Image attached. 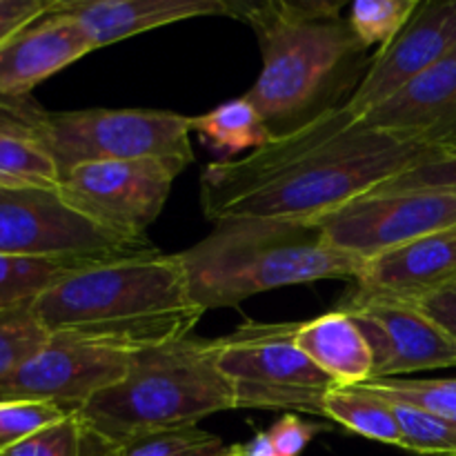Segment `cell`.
I'll return each instance as SVG.
<instances>
[{
    "label": "cell",
    "instance_id": "cell-34",
    "mask_svg": "<svg viewBox=\"0 0 456 456\" xmlns=\"http://www.w3.org/2000/svg\"><path fill=\"white\" fill-rule=\"evenodd\" d=\"M239 456H279L267 432H256L248 444H236Z\"/></svg>",
    "mask_w": 456,
    "mask_h": 456
},
{
    "label": "cell",
    "instance_id": "cell-19",
    "mask_svg": "<svg viewBox=\"0 0 456 456\" xmlns=\"http://www.w3.org/2000/svg\"><path fill=\"white\" fill-rule=\"evenodd\" d=\"M29 98L0 101V187L58 190L61 174L47 147L36 136Z\"/></svg>",
    "mask_w": 456,
    "mask_h": 456
},
{
    "label": "cell",
    "instance_id": "cell-35",
    "mask_svg": "<svg viewBox=\"0 0 456 456\" xmlns=\"http://www.w3.org/2000/svg\"><path fill=\"white\" fill-rule=\"evenodd\" d=\"M221 456H239V452H236V445H227L225 452H223Z\"/></svg>",
    "mask_w": 456,
    "mask_h": 456
},
{
    "label": "cell",
    "instance_id": "cell-29",
    "mask_svg": "<svg viewBox=\"0 0 456 456\" xmlns=\"http://www.w3.org/2000/svg\"><path fill=\"white\" fill-rule=\"evenodd\" d=\"M74 412L56 403L27 399H0V450L20 444L43 428L53 426Z\"/></svg>",
    "mask_w": 456,
    "mask_h": 456
},
{
    "label": "cell",
    "instance_id": "cell-7",
    "mask_svg": "<svg viewBox=\"0 0 456 456\" xmlns=\"http://www.w3.org/2000/svg\"><path fill=\"white\" fill-rule=\"evenodd\" d=\"M298 323H245L216 338V363L234 392V410H288L323 417L337 383L297 343Z\"/></svg>",
    "mask_w": 456,
    "mask_h": 456
},
{
    "label": "cell",
    "instance_id": "cell-18",
    "mask_svg": "<svg viewBox=\"0 0 456 456\" xmlns=\"http://www.w3.org/2000/svg\"><path fill=\"white\" fill-rule=\"evenodd\" d=\"M297 343L337 386H365L374 379L372 350L359 325L338 307L298 323Z\"/></svg>",
    "mask_w": 456,
    "mask_h": 456
},
{
    "label": "cell",
    "instance_id": "cell-4",
    "mask_svg": "<svg viewBox=\"0 0 456 456\" xmlns=\"http://www.w3.org/2000/svg\"><path fill=\"white\" fill-rule=\"evenodd\" d=\"M187 285L203 312L254 294L325 279L359 281L365 261L334 248L312 221L239 218L181 252Z\"/></svg>",
    "mask_w": 456,
    "mask_h": 456
},
{
    "label": "cell",
    "instance_id": "cell-23",
    "mask_svg": "<svg viewBox=\"0 0 456 456\" xmlns=\"http://www.w3.org/2000/svg\"><path fill=\"white\" fill-rule=\"evenodd\" d=\"M120 445L94 430L78 412L43 428L0 456H118Z\"/></svg>",
    "mask_w": 456,
    "mask_h": 456
},
{
    "label": "cell",
    "instance_id": "cell-3",
    "mask_svg": "<svg viewBox=\"0 0 456 456\" xmlns=\"http://www.w3.org/2000/svg\"><path fill=\"white\" fill-rule=\"evenodd\" d=\"M31 307L49 334H76L129 354L187 338L205 314L181 254L160 252L78 267Z\"/></svg>",
    "mask_w": 456,
    "mask_h": 456
},
{
    "label": "cell",
    "instance_id": "cell-14",
    "mask_svg": "<svg viewBox=\"0 0 456 456\" xmlns=\"http://www.w3.org/2000/svg\"><path fill=\"white\" fill-rule=\"evenodd\" d=\"M92 52L83 25L53 0L49 12L0 43V101L29 98L36 85Z\"/></svg>",
    "mask_w": 456,
    "mask_h": 456
},
{
    "label": "cell",
    "instance_id": "cell-24",
    "mask_svg": "<svg viewBox=\"0 0 456 456\" xmlns=\"http://www.w3.org/2000/svg\"><path fill=\"white\" fill-rule=\"evenodd\" d=\"M421 0H356L347 9V25L363 47L379 52L403 31Z\"/></svg>",
    "mask_w": 456,
    "mask_h": 456
},
{
    "label": "cell",
    "instance_id": "cell-1",
    "mask_svg": "<svg viewBox=\"0 0 456 456\" xmlns=\"http://www.w3.org/2000/svg\"><path fill=\"white\" fill-rule=\"evenodd\" d=\"M441 154L363 123L346 102L252 154L209 163L200 174V208L216 225L312 221Z\"/></svg>",
    "mask_w": 456,
    "mask_h": 456
},
{
    "label": "cell",
    "instance_id": "cell-21",
    "mask_svg": "<svg viewBox=\"0 0 456 456\" xmlns=\"http://www.w3.org/2000/svg\"><path fill=\"white\" fill-rule=\"evenodd\" d=\"M323 417L365 439L401 448V432L392 403L370 386H334L325 396Z\"/></svg>",
    "mask_w": 456,
    "mask_h": 456
},
{
    "label": "cell",
    "instance_id": "cell-28",
    "mask_svg": "<svg viewBox=\"0 0 456 456\" xmlns=\"http://www.w3.org/2000/svg\"><path fill=\"white\" fill-rule=\"evenodd\" d=\"M365 386L395 399L408 401L456 430V379H379Z\"/></svg>",
    "mask_w": 456,
    "mask_h": 456
},
{
    "label": "cell",
    "instance_id": "cell-15",
    "mask_svg": "<svg viewBox=\"0 0 456 456\" xmlns=\"http://www.w3.org/2000/svg\"><path fill=\"white\" fill-rule=\"evenodd\" d=\"M361 120L405 141L452 154L456 151V49Z\"/></svg>",
    "mask_w": 456,
    "mask_h": 456
},
{
    "label": "cell",
    "instance_id": "cell-17",
    "mask_svg": "<svg viewBox=\"0 0 456 456\" xmlns=\"http://www.w3.org/2000/svg\"><path fill=\"white\" fill-rule=\"evenodd\" d=\"M61 7L83 25L96 49L172 22L232 13L223 0H61Z\"/></svg>",
    "mask_w": 456,
    "mask_h": 456
},
{
    "label": "cell",
    "instance_id": "cell-8",
    "mask_svg": "<svg viewBox=\"0 0 456 456\" xmlns=\"http://www.w3.org/2000/svg\"><path fill=\"white\" fill-rule=\"evenodd\" d=\"M159 252L102 230L62 200L58 190L0 187V256L110 258Z\"/></svg>",
    "mask_w": 456,
    "mask_h": 456
},
{
    "label": "cell",
    "instance_id": "cell-16",
    "mask_svg": "<svg viewBox=\"0 0 456 456\" xmlns=\"http://www.w3.org/2000/svg\"><path fill=\"white\" fill-rule=\"evenodd\" d=\"M454 281L456 227L365 261L356 289L417 303Z\"/></svg>",
    "mask_w": 456,
    "mask_h": 456
},
{
    "label": "cell",
    "instance_id": "cell-32",
    "mask_svg": "<svg viewBox=\"0 0 456 456\" xmlns=\"http://www.w3.org/2000/svg\"><path fill=\"white\" fill-rule=\"evenodd\" d=\"M53 0H0V43L49 12Z\"/></svg>",
    "mask_w": 456,
    "mask_h": 456
},
{
    "label": "cell",
    "instance_id": "cell-30",
    "mask_svg": "<svg viewBox=\"0 0 456 456\" xmlns=\"http://www.w3.org/2000/svg\"><path fill=\"white\" fill-rule=\"evenodd\" d=\"M374 191L377 194H390V191H450V194H456V151L426 160V163L379 185Z\"/></svg>",
    "mask_w": 456,
    "mask_h": 456
},
{
    "label": "cell",
    "instance_id": "cell-31",
    "mask_svg": "<svg viewBox=\"0 0 456 456\" xmlns=\"http://www.w3.org/2000/svg\"><path fill=\"white\" fill-rule=\"evenodd\" d=\"M323 430V426L312 421H303L298 414H283V417L267 430V435H270L272 444H274L279 456H301L305 452L307 445L312 444V439Z\"/></svg>",
    "mask_w": 456,
    "mask_h": 456
},
{
    "label": "cell",
    "instance_id": "cell-25",
    "mask_svg": "<svg viewBox=\"0 0 456 456\" xmlns=\"http://www.w3.org/2000/svg\"><path fill=\"white\" fill-rule=\"evenodd\" d=\"M383 396L390 401L392 410H395L401 432V448L419 454L456 456V430L452 426L408 401L395 399L390 395Z\"/></svg>",
    "mask_w": 456,
    "mask_h": 456
},
{
    "label": "cell",
    "instance_id": "cell-20",
    "mask_svg": "<svg viewBox=\"0 0 456 456\" xmlns=\"http://www.w3.org/2000/svg\"><path fill=\"white\" fill-rule=\"evenodd\" d=\"M191 134H199L205 147L230 160L236 154H252L272 141L256 107L245 96L221 102L212 111L191 118Z\"/></svg>",
    "mask_w": 456,
    "mask_h": 456
},
{
    "label": "cell",
    "instance_id": "cell-5",
    "mask_svg": "<svg viewBox=\"0 0 456 456\" xmlns=\"http://www.w3.org/2000/svg\"><path fill=\"white\" fill-rule=\"evenodd\" d=\"M234 410V392L216 363V338H181L132 356L116 386L83 405L80 417L114 444Z\"/></svg>",
    "mask_w": 456,
    "mask_h": 456
},
{
    "label": "cell",
    "instance_id": "cell-10",
    "mask_svg": "<svg viewBox=\"0 0 456 456\" xmlns=\"http://www.w3.org/2000/svg\"><path fill=\"white\" fill-rule=\"evenodd\" d=\"M312 223L334 248L370 261L423 236L456 227V194L370 191L323 216L312 218Z\"/></svg>",
    "mask_w": 456,
    "mask_h": 456
},
{
    "label": "cell",
    "instance_id": "cell-22",
    "mask_svg": "<svg viewBox=\"0 0 456 456\" xmlns=\"http://www.w3.org/2000/svg\"><path fill=\"white\" fill-rule=\"evenodd\" d=\"M96 258L0 256V312L34 305L40 294L78 267Z\"/></svg>",
    "mask_w": 456,
    "mask_h": 456
},
{
    "label": "cell",
    "instance_id": "cell-9",
    "mask_svg": "<svg viewBox=\"0 0 456 456\" xmlns=\"http://www.w3.org/2000/svg\"><path fill=\"white\" fill-rule=\"evenodd\" d=\"M178 174L154 159L102 160L71 169L58 194L102 230L134 243H150L147 227L163 212Z\"/></svg>",
    "mask_w": 456,
    "mask_h": 456
},
{
    "label": "cell",
    "instance_id": "cell-26",
    "mask_svg": "<svg viewBox=\"0 0 456 456\" xmlns=\"http://www.w3.org/2000/svg\"><path fill=\"white\" fill-rule=\"evenodd\" d=\"M47 338L49 332L36 319L31 305L0 312V383L31 359Z\"/></svg>",
    "mask_w": 456,
    "mask_h": 456
},
{
    "label": "cell",
    "instance_id": "cell-33",
    "mask_svg": "<svg viewBox=\"0 0 456 456\" xmlns=\"http://www.w3.org/2000/svg\"><path fill=\"white\" fill-rule=\"evenodd\" d=\"M417 305L456 341V281L441 288L439 292L417 301Z\"/></svg>",
    "mask_w": 456,
    "mask_h": 456
},
{
    "label": "cell",
    "instance_id": "cell-12",
    "mask_svg": "<svg viewBox=\"0 0 456 456\" xmlns=\"http://www.w3.org/2000/svg\"><path fill=\"white\" fill-rule=\"evenodd\" d=\"M338 310L352 316L372 350V381L456 365V341L417 303L356 289Z\"/></svg>",
    "mask_w": 456,
    "mask_h": 456
},
{
    "label": "cell",
    "instance_id": "cell-2",
    "mask_svg": "<svg viewBox=\"0 0 456 456\" xmlns=\"http://www.w3.org/2000/svg\"><path fill=\"white\" fill-rule=\"evenodd\" d=\"M261 47V74L245 98L272 136H283L346 105L372 58L341 16V3H236Z\"/></svg>",
    "mask_w": 456,
    "mask_h": 456
},
{
    "label": "cell",
    "instance_id": "cell-6",
    "mask_svg": "<svg viewBox=\"0 0 456 456\" xmlns=\"http://www.w3.org/2000/svg\"><path fill=\"white\" fill-rule=\"evenodd\" d=\"M36 136L56 163L61 181L87 163L154 159L178 172L194 160L191 118L163 110H78L31 116Z\"/></svg>",
    "mask_w": 456,
    "mask_h": 456
},
{
    "label": "cell",
    "instance_id": "cell-13",
    "mask_svg": "<svg viewBox=\"0 0 456 456\" xmlns=\"http://www.w3.org/2000/svg\"><path fill=\"white\" fill-rule=\"evenodd\" d=\"M454 49L456 0L421 3L403 31L372 56L368 74L347 101V107L363 118L405 85L439 65Z\"/></svg>",
    "mask_w": 456,
    "mask_h": 456
},
{
    "label": "cell",
    "instance_id": "cell-27",
    "mask_svg": "<svg viewBox=\"0 0 456 456\" xmlns=\"http://www.w3.org/2000/svg\"><path fill=\"white\" fill-rule=\"evenodd\" d=\"M227 445L200 428H174L136 436L120 445L118 456H221Z\"/></svg>",
    "mask_w": 456,
    "mask_h": 456
},
{
    "label": "cell",
    "instance_id": "cell-11",
    "mask_svg": "<svg viewBox=\"0 0 456 456\" xmlns=\"http://www.w3.org/2000/svg\"><path fill=\"white\" fill-rule=\"evenodd\" d=\"M132 356L76 334H49L47 343L0 383V399L45 401L80 412L127 374Z\"/></svg>",
    "mask_w": 456,
    "mask_h": 456
}]
</instances>
